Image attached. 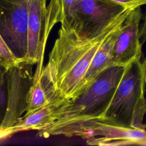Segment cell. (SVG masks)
<instances>
[{
  "instance_id": "obj_1",
  "label": "cell",
  "mask_w": 146,
  "mask_h": 146,
  "mask_svg": "<svg viewBox=\"0 0 146 146\" xmlns=\"http://www.w3.org/2000/svg\"><path fill=\"white\" fill-rule=\"evenodd\" d=\"M126 17L93 38L80 36L60 29L47 64L43 66L40 75L49 104L56 108L78 95L95 53Z\"/></svg>"
},
{
  "instance_id": "obj_2",
  "label": "cell",
  "mask_w": 146,
  "mask_h": 146,
  "mask_svg": "<svg viewBox=\"0 0 146 146\" xmlns=\"http://www.w3.org/2000/svg\"><path fill=\"white\" fill-rule=\"evenodd\" d=\"M126 66L112 65L102 72L72 100L54 110L52 121L38 135L72 137L85 124L101 119L112 100Z\"/></svg>"
},
{
  "instance_id": "obj_3",
  "label": "cell",
  "mask_w": 146,
  "mask_h": 146,
  "mask_svg": "<svg viewBox=\"0 0 146 146\" xmlns=\"http://www.w3.org/2000/svg\"><path fill=\"white\" fill-rule=\"evenodd\" d=\"M145 60L141 59L126 65L110 105L100 120L145 130Z\"/></svg>"
},
{
  "instance_id": "obj_4",
  "label": "cell",
  "mask_w": 146,
  "mask_h": 146,
  "mask_svg": "<svg viewBox=\"0 0 146 146\" xmlns=\"http://www.w3.org/2000/svg\"><path fill=\"white\" fill-rule=\"evenodd\" d=\"M131 9L110 0H74L60 22V28L93 38L127 16Z\"/></svg>"
},
{
  "instance_id": "obj_5",
  "label": "cell",
  "mask_w": 146,
  "mask_h": 146,
  "mask_svg": "<svg viewBox=\"0 0 146 146\" xmlns=\"http://www.w3.org/2000/svg\"><path fill=\"white\" fill-rule=\"evenodd\" d=\"M29 0H0V34L14 55L26 62Z\"/></svg>"
},
{
  "instance_id": "obj_6",
  "label": "cell",
  "mask_w": 146,
  "mask_h": 146,
  "mask_svg": "<svg viewBox=\"0 0 146 146\" xmlns=\"http://www.w3.org/2000/svg\"><path fill=\"white\" fill-rule=\"evenodd\" d=\"M33 66L23 61L7 70V104L0 129L12 126L25 113L27 94L33 80Z\"/></svg>"
},
{
  "instance_id": "obj_7",
  "label": "cell",
  "mask_w": 146,
  "mask_h": 146,
  "mask_svg": "<svg viewBox=\"0 0 146 146\" xmlns=\"http://www.w3.org/2000/svg\"><path fill=\"white\" fill-rule=\"evenodd\" d=\"M88 145L100 146L146 145L145 129L123 126L103 120H94L83 125L75 135Z\"/></svg>"
},
{
  "instance_id": "obj_8",
  "label": "cell",
  "mask_w": 146,
  "mask_h": 146,
  "mask_svg": "<svg viewBox=\"0 0 146 146\" xmlns=\"http://www.w3.org/2000/svg\"><path fill=\"white\" fill-rule=\"evenodd\" d=\"M143 16L141 7H137L131 10L123 21L112 49L114 65L126 66L141 59Z\"/></svg>"
},
{
  "instance_id": "obj_9",
  "label": "cell",
  "mask_w": 146,
  "mask_h": 146,
  "mask_svg": "<svg viewBox=\"0 0 146 146\" xmlns=\"http://www.w3.org/2000/svg\"><path fill=\"white\" fill-rule=\"evenodd\" d=\"M50 31L47 21L46 0H29L26 62L43 66L44 50Z\"/></svg>"
},
{
  "instance_id": "obj_10",
  "label": "cell",
  "mask_w": 146,
  "mask_h": 146,
  "mask_svg": "<svg viewBox=\"0 0 146 146\" xmlns=\"http://www.w3.org/2000/svg\"><path fill=\"white\" fill-rule=\"evenodd\" d=\"M122 23L107 38L95 53L84 77L80 92L100 72L114 65L112 60V49Z\"/></svg>"
},
{
  "instance_id": "obj_11",
  "label": "cell",
  "mask_w": 146,
  "mask_h": 146,
  "mask_svg": "<svg viewBox=\"0 0 146 146\" xmlns=\"http://www.w3.org/2000/svg\"><path fill=\"white\" fill-rule=\"evenodd\" d=\"M55 107L48 104L34 112L23 116L15 124L7 128L0 129V141L13 135L25 131H39L47 126L52 121Z\"/></svg>"
},
{
  "instance_id": "obj_12",
  "label": "cell",
  "mask_w": 146,
  "mask_h": 146,
  "mask_svg": "<svg viewBox=\"0 0 146 146\" xmlns=\"http://www.w3.org/2000/svg\"><path fill=\"white\" fill-rule=\"evenodd\" d=\"M42 67L36 66L33 74V83L29 88L27 98V108L23 116L28 115L49 104L40 80Z\"/></svg>"
},
{
  "instance_id": "obj_13",
  "label": "cell",
  "mask_w": 146,
  "mask_h": 146,
  "mask_svg": "<svg viewBox=\"0 0 146 146\" xmlns=\"http://www.w3.org/2000/svg\"><path fill=\"white\" fill-rule=\"evenodd\" d=\"M74 0H51L47 6L56 23L60 22L67 14Z\"/></svg>"
},
{
  "instance_id": "obj_14",
  "label": "cell",
  "mask_w": 146,
  "mask_h": 146,
  "mask_svg": "<svg viewBox=\"0 0 146 146\" xmlns=\"http://www.w3.org/2000/svg\"><path fill=\"white\" fill-rule=\"evenodd\" d=\"M21 62L14 55L0 34V63L1 64L7 71L10 67Z\"/></svg>"
},
{
  "instance_id": "obj_15",
  "label": "cell",
  "mask_w": 146,
  "mask_h": 146,
  "mask_svg": "<svg viewBox=\"0 0 146 146\" xmlns=\"http://www.w3.org/2000/svg\"><path fill=\"white\" fill-rule=\"evenodd\" d=\"M7 104V90L5 82L0 81V122L5 115Z\"/></svg>"
},
{
  "instance_id": "obj_16",
  "label": "cell",
  "mask_w": 146,
  "mask_h": 146,
  "mask_svg": "<svg viewBox=\"0 0 146 146\" xmlns=\"http://www.w3.org/2000/svg\"><path fill=\"white\" fill-rule=\"evenodd\" d=\"M122 6L133 9L137 7H141L146 3V0H110Z\"/></svg>"
},
{
  "instance_id": "obj_17",
  "label": "cell",
  "mask_w": 146,
  "mask_h": 146,
  "mask_svg": "<svg viewBox=\"0 0 146 146\" xmlns=\"http://www.w3.org/2000/svg\"><path fill=\"white\" fill-rule=\"evenodd\" d=\"M6 73V69L3 67V66L0 63V81L1 82H5Z\"/></svg>"
}]
</instances>
